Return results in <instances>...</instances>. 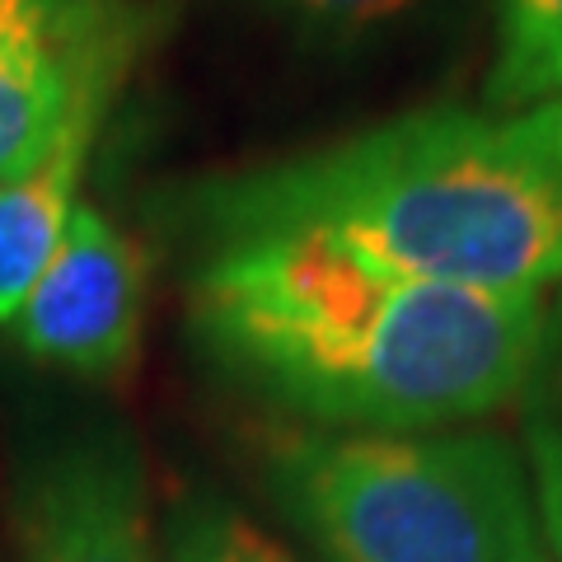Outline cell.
<instances>
[{
  "label": "cell",
  "instance_id": "cell-1",
  "mask_svg": "<svg viewBox=\"0 0 562 562\" xmlns=\"http://www.w3.org/2000/svg\"><path fill=\"white\" fill-rule=\"evenodd\" d=\"M192 333L225 375L351 431H431L525 394L549 357L543 295L413 281L319 239H221Z\"/></svg>",
  "mask_w": 562,
  "mask_h": 562
},
{
  "label": "cell",
  "instance_id": "cell-2",
  "mask_svg": "<svg viewBox=\"0 0 562 562\" xmlns=\"http://www.w3.org/2000/svg\"><path fill=\"white\" fill-rule=\"evenodd\" d=\"M188 206L221 239H319L375 268L487 295L562 281V150L549 117L427 109L211 179Z\"/></svg>",
  "mask_w": 562,
  "mask_h": 562
},
{
  "label": "cell",
  "instance_id": "cell-3",
  "mask_svg": "<svg viewBox=\"0 0 562 562\" xmlns=\"http://www.w3.org/2000/svg\"><path fill=\"white\" fill-rule=\"evenodd\" d=\"M268 483L333 562H543L530 483L502 436H291Z\"/></svg>",
  "mask_w": 562,
  "mask_h": 562
},
{
  "label": "cell",
  "instance_id": "cell-4",
  "mask_svg": "<svg viewBox=\"0 0 562 562\" xmlns=\"http://www.w3.org/2000/svg\"><path fill=\"white\" fill-rule=\"evenodd\" d=\"M140 38L146 10L132 0H0V183L117 99Z\"/></svg>",
  "mask_w": 562,
  "mask_h": 562
},
{
  "label": "cell",
  "instance_id": "cell-5",
  "mask_svg": "<svg viewBox=\"0 0 562 562\" xmlns=\"http://www.w3.org/2000/svg\"><path fill=\"white\" fill-rule=\"evenodd\" d=\"M140 314H146V258L94 206H76L57 258L47 262L14 338L33 361L70 375L113 380L136 361Z\"/></svg>",
  "mask_w": 562,
  "mask_h": 562
},
{
  "label": "cell",
  "instance_id": "cell-6",
  "mask_svg": "<svg viewBox=\"0 0 562 562\" xmlns=\"http://www.w3.org/2000/svg\"><path fill=\"white\" fill-rule=\"evenodd\" d=\"M24 562H155L136 450L113 431L43 446L14 479Z\"/></svg>",
  "mask_w": 562,
  "mask_h": 562
},
{
  "label": "cell",
  "instance_id": "cell-7",
  "mask_svg": "<svg viewBox=\"0 0 562 562\" xmlns=\"http://www.w3.org/2000/svg\"><path fill=\"white\" fill-rule=\"evenodd\" d=\"M103 113H109V103L85 109L29 173L0 183V324L5 328L14 324V314L24 310L47 262L61 249V235L80 206L76 192Z\"/></svg>",
  "mask_w": 562,
  "mask_h": 562
},
{
  "label": "cell",
  "instance_id": "cell-8",
  "mask_svg": "<svg viewBox=\"0 0 562 562\" xmlns=\"http://www.w3.org/2000/svg\"><path fill=\"white\" fill-rule=\"evenodd\" d=\"M497 57L487 70L492 113H535L562 94V0H492Z\"/></svg>",
  "mask_w": 562,
  "mask_h": 562
},
{
  "label": "cell",
  "instance_id": "cell-9",
  "mask_svg": "<svg viewBox=\"0 0 562 562\" xmlns=\"http://www.w3.org/2000/svg\"><path fill=\"white\" fill-rule=\"evenodd\" d=\"M165 562H295L249 516L225 502H183L169 516Z\"/></svg>",
  "mask_w": 562,
  "mask_h": 562
},
{
  "label": "cell",
  "instance_id": "cell-10",
  "mask_svg": "<svg viewBox=\"0 0 562 562\" xmlns=\"http://www.w3.org/2000/svg\"><path fill=\"white\" fill-rule=\"evenodd\" d=\"M268 14H277L295 38L319 47H347L361 38H375L403 14H413L422 0H262Z\"/></svg>",
  "mask_w": 562,
  "mask_h": 562
},
{
  "label": "cell",
  "instance_id": "cell-11",
  "mask_svg": "<svg viewBox=\"0 0 562 562\" xmlns=\"http://www.w3.org/2000/svg\"><path fill=\"white\" fill-rule=\"evenodd\" d=\"M530 450H535V479H539L543 525H549V539L562 549V394L553 398V408L535 422Z\"/></svg>",
  "mask_w": 562,
  "mask_h": 562
},
{
  "label": "cell",
  "instance_id": "cell-12",
  "mask_svg": "<svg viewBox=\"0 0 562 562\" xmlns=\"http://www.w3.org/2000/svg\"><path fill=\"white\" fill-rule=\"evenodd\" d=\"M543 117H549V136H553V146L562 150V94L553 103H543Z\"/></svg>",
  "mask_w": 562,
  "mask_h": 562
}]
</instances>
